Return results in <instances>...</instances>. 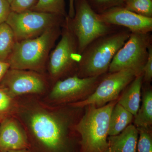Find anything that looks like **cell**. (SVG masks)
Returning <instances> with one entry per match:
<instances>
[{
  "mask_svg": "<svg viewBox=\"0 0 152 152\" xmlns=\"http://www.w3.org/2000/svg\"><path fill=\"white\" fill-rule=\"evenodd\" d=\"M7 1H8L9 2V3H10V4H11V3L12 2V1H13V0H7Z\"/></svg>",
  "mask_w": 152,
  "mask_h": 152,
  "instance_id": "30",
  "label": "cell"
},
{
  "mask_svg": "<svg viewBox=\"0 0 152 152\" xmlns=\"http://www.w3.org/2000/svg\"><path fill=\"white\" fill-rule=\"evenodd\" d=\"M14 97L32 95L43 97L52 86L46 74L28 70L10 69L1 82Z\"/></svg>",
  "mask_w": 152,
  "mask_h": 152,
  "instance_id": "11",
  "label": "cell"
},
{
  "mask_svg": "<svg viewBox=\"0 0 152 152\" xmlns=\"http://www.w3.org/2000/svg\"><path fill=\"white\" fill-rule=\"evenodd\" d=\"M10 69V64L7 62L0 61V84L4 76Z\"/></svg>",
  "mask_w": 152,
  "mask_h": 152,
  "instance_id": "27",
  "label": "cell"
},
{
  "mask_svg": "<svg viewBox=\"0 0 152 152\" xmlns=\"http://www.w3.org/2000/svg\"><path fill=\"white\" fill-rule=\"evenodd\" d=\"M29 148L26 133L15 118L10 117L0 123V152Z\"/></svg>",
  "mask_w": 152,
  "mask_h": 152,
  "instance_id": "13",
  "label": "cell"
},
{
  "mask_svg": "<svg viewBox=\"0 0 152 152\" xmlns=\"http://www.w3.org/2000/svg\"><path fill=\"white\" fill-rule=\"evenodd\" d=\"M143 82L150 84L152 80V45L148 48V56L143 69Z\"/></svg>",
  "mask_w": 152,
  "mask_h": 152,
  "instance_id": "25",
  "label": "cell"
},
{
  "mask_svg": "<svg viewBox=\"0 0 152 152\" xmlns=\"http://www.w3.org/2000/svg\"><path fill=\"white\" fill-rule=\"evenodd\" d=\"M131 33L126 28H120L90 43L80 55L76 75L79 77L86 78L106 74L115 55L128 40Z\"/></svg>",
  "mask_w": 152,
  "mask_h": 152,
  "instance_id": "2",
  "label": "cell"
},
{
  "mask_svg": "<svg viewBox=\"0 0 152 152\" xmlns=\"http://www.w3.org/2000/svg\"><path fill=\"white\" fill-rule=\"evenodd\" d=\"M8 152H30L28 150H19V151H11Z\"/></svg>",
  "mask_w": 152,
  "mask_h": 152,
  "instance_id": "29",
  "label": "cell"
},
{
  "mask_svg": "<svg viewBox=\"0 0 152 152\" xmlns=\"http://www.w3.org/2000/svg\"><path fill=\"white\" fill-rule=\"evenodd\" d=\"M93 10L97 14L115 7H124V0H87Z\"/></svg>",
  "mask_w": 152,
  "mask_h": 152,
  "instance_id": "23",
  "label": "cell"
},
{
  "mask_svg": "<svg viewBox=\"0 0 152 152\" xmlns=\"http://www.w3.org/2000/svg\"><path fill=\"white\" fill-rule=\"evenodd\" d=\"M143 73L132 69H127L104 75L94 91L84 100L69 104L79 107L92 104L97 107L118 99L120 94L136 76Z\"/></svg>",
  "mask_w": 152,
  "mask_h": 152,
  "instance_id": "10",
  "label": "cell"
},
{
  "mask_svg": "<svg viewBox=\"0 0 152 152\" xmlns=\"http://www.w3.org/2000/svg\"><path fill=\"white\" fill-rule=\"evenodd\" d=\"M75 0H69V10L68 16L70 18H72L75 15Z\"/></svg>",
  "mask_w": 152,
  "mask_h": 152,
  "instance_id": "28",
  "label": "cell"
},
{
  "mask_svg": "<svg viewBox=\"0 0 152 152\" xmlns=\"http://www.w3.org/2000/svg\"><path fill=\"white\" fill-rule=\"evenodd\" d=\"M11 11L9 2L7 0H0V24L5 23Z\"/></svg>",
  "mask_w": 152,
  "mask_h": 152,
  "instance_id": "26",
  "label": "cell"
},
{
  "mask_svg": "<svg viewBox=\"0 0 152 152\" xmlns=\"http://www.w3.org/2000/svg\"><path fill=\"white\" fill-rule=\"evenodd\" d=\"M62 26L51 28L37 37L17 42L7 61L10 69L28 70L47 75L50 53L61 35Z\"/></svg>",
  "mask_w": 152,
  "mask_h": 152,
  "instance_id": "3",
  "label": "cell"
},
{
  "mask_svg": "<svg viewBox=\"0 0 152 152\" xmlns=\"http://www.w3.org/2000/svg\"><path fill=\"white\" fill-rule=\"evenodd\" d=\"M139 138L137 129L130 124L118 134L108 136V152H137Z\"/></svg>",
  "mask_w": 152,
  "mask_h": 152,
  "instance_id": "14",
  "label": "cell"
},
{
  "mask_svg": "<svg viewBox=\"0 0 152 152\" xmlns=\"http://www.w3.org/2000/svg\"><path fill=\"white\" fill-rule=\"evenodd\" d=\"M105 75L86 78L79 77L76 74L69 76L52 85L42 99L53 105L69 104L84 100L94 91Z\"/></svg>",
  "mask_w": 152,
  "mask_h": 152,
  "instance_id": "7",
  "label": "cell"
},
{
  "mask_svg": "<svg viewBox=\"0 0 152 152\" xmlns=\"http://www.w3.org/2000/svg\"><path fill=\"white\" fill-rule=\"evenodd\" d=\"M38 0H13L10 4L12 12H21L30 10L35 5Z\"/></svg>",
  "mask_w": 152,
  "mask_h": 152,
  "instance_id": "24",
  "label": "cell"
},
{
  "mask_svg": "<svg viewBox=\"0 0 152 152\" xmlns=\"http://www.w3.org/2000/svg\"><path fill=\"white\" fill-rule=\"evenodd\" d=\"M134 119V125L137 128L151 129L152 125V91L146 88L143 93L141 106H140Z\"/></svg>",
  "mask_w": 152,
  "mask_h": 152,
  "instance_id": "17",
  "label": "cell"
},
{
  "mask_svg": "<svg viewBox=\"0 0 152 152\" xmlns=\"http://www.w3.org/2000/svg\"><path fill=\"white\" fill-rule=\"evenodd\" d=\"M65 18L55 14L37 11H11L5 23L13 31L17 42L39 37L49 29L63 25Z\"/></svg>",
  "mask_w": 152,
  "mask_h": 152,
  "instance_id": "8",
  "label": "cell"
},
{
  "mask_svg": "<svg viewBox=\"0 0 152 152\" xmlns=\"http://www.w3.org/2000/svg\"><path fill=\"white\" fill-rule=\"evenodd\" d=\"M107 152H108L107 151Z\"/></svg>",
  "mask_w": 152,
  "mask_h": 152,
  "instance_id": "31",
  "label": "cell"
},
{
  "mask_svg": "<svg viewBox=\"0 0 152 152\" xmlns=\"http://www.w3.org/2000/svg\"><path fill=\"white\" fill-rule=\"evenodd\" d=\"M134 116L118 102L114 106L110 117L108 136L118 134L134 120Z\"/></svg>",
  "mask_w": 152,
  "mask_h": 152,
  "instance_id": "16",
  "label": "cell"
},
{
  "mask_svg": "<svg viewBox=\"0 0 152 152\" xmlns=\"http://www.w3.org/2000/svg\"><path fill=\"white\" fill-rule=\"evenodd\" d=\"M84 107L70 104L53 105L42 97H16L12 116L24 130L30 152H80L76 129Z\"/></svg>",
  "mask_w": 152,
  "mask_h": 152,
  "instance_id": "1",
  "label": "cell"
},
{
  "mask_svg": "<svg viewBox=\"0 0 152 152\" xmlns=\"http://www.w3.org/2000/svg\"><path fill=\"white\" fill-rule=\"evenodd\" d=\"M16 98L14 97L5 87L0 85V123L12 116L15 108Z\"/></svg>",
  "mask_w": 152,
  "mask_h": 152,
  "instance_id": "20",
  "label": "cell"
},
{
  "mask_svg": "<svg viewBox=\"0 0 152 152\" xmlns=\"http://www.w3.org/2000/svg\"><path fill=\"white\" fill-rule=\"evenodd\" d=\"M74 6L75 15L72 18L67 16V19L77 41L80 56L92 41L120 28L102 22L87 0H75Z\"/></svg>",
  "mask_w": 152,
  "mask_h": 152,
  "instance_id": "6",
  "label": "cell"
},
{
  "mask_svg": "<svg viewBox=\"0 0 152 152\" xmlns=\"http://www.w3.org/2000/svg\"><path fill=\"white\" fill-rule=\"evenodd\" d=\"M16 42L11 28L6 23L0 24V61L7 62Z\"/></svg>",
  "mask_w": 152,
  "mask_h": 152,
  "instance_id": "18",
  "label": "cell"
},
{
  "mask_svg": "<svg viewBox=\"0 0 152 152\" xmlns=\"http://www.w3.org/2000/svg\"><path fill=\"white\" fill-rule=\"evenodd\" d=\"M139 138L137 152H152V129L137 128Z\"/></svg>",
  "mask_w": 152,
  "mask_h": 152,
  "instance_id": "22",
  "label": "cell"
},
{
  "mask_svg": "<svg viewBox=\"0 0 152 152\" xmlns=\"http://www.w3.org/2000/svg\"><path fill=\"white\" fill-rule=\"evenodd\" d=\"M143 83V73L135 78L123 91L118 103L132 114L134 116L138 111L141 101V89Z\"/></svg>",
  "mask_w": 152,
  "mask_h": 152,
  "instance_id": "15",
  "label": "cell"
},
{
  "mask_svg": "<svg viewBox=\"0 0 152 152\" xmlns=\"http://www.w3.org/2000/svg\"><path fill=\"white\" fill-rule=\"evenodd\" d=\"M118 100L97 107H84L83 113L76 125L80 136V152H107L108 150L110 117Z\"/></svg>",
  "mask_w": 152,
  "mask_h": 152,
  "instance_id": "4",
  "label": "cell"
},
{
  "mask_svg": "<svg viewBox=\"0 0 152 152\" xmlns=\"http://www.w3.org/2000/svg\"><path fill=\"white\" fill-rule=\"evenodd\" d=\"M30 10L55 14L65 18L68 16L65 0H38Z\"/></svg>",
  "mask_w": 152,
  "mask_h": 152,
  "instance_id": "19",
  "label": "cell"
},
{
  "mask_svg": "<svg viewBox=\"0 0 152 152\" xmlns=\"http://www.w3.org/2000/svg\"><path fill=\"white\" fill-rule=\"evenodd\" d=\"M98 16L107 24L126 28L132 33H149L152 31V18L142 16L124 7L113 8L98 14Z\"/></svg>",
  "mask_w": 152,
  "mask_h": 152,
  "instance_id": "12",
  "label": "cell"
},
{
  "mask_svg": "<svg viewBox=\"0 0 152 152\" xmlns=\"http://www.w3.org/2000/svg\"><path fill=\"white\" fill-rule=\"evenodd\" d=\"M151 45V33L131 32L128 40L112 60L109 73L127 69H134L143 72L148 56V48Z\"/></svg>",
  "mask_w": 152,
  "mask_h": 152,
  "instance_id": "9",
  "label": "cell"
},
{
  "mask_svg": "<svg viewBox=\"0 0 152 152\" xmlns=\"http://www.w3.org/2000/svg\"><path fill=\"white\" fill-rule=\"evenodd\" d=\"M124 7L142 16L152 18V0H124Z\"/></svg>",
  "mask_w": 152,
  "mask_h": 152,
  "instance_id": "21",
  "label": "cell"
},
{
  "mask_svg": "<svg viewBox=\"0 0 152 152\" xmlns=\"http://www.w3.org/2000/svg\"><path fill=\"white\" fill-rule=\"evenodd\" d=\"M67 17L62 26L61 39L50 54L47 64V75L52 86L59 80L76 74L80 56L77 41Z\"/></svg>",
  "mask_w": 152,
  "mask_h": 152,
  "instance_id": "5",
  "label": "cell"
}]
</instances>
